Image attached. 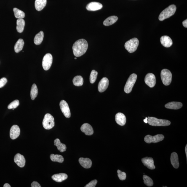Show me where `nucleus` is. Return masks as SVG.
Wrapping results in <instances>:
<instances>
[{
    "instance_id": "nucleus-1",
    "label": "nucleus",
    "mask_w": 187,
    "mask_h": 187,
    "mask_svg": "<svg viewBox=\"0 0 187 187\" xmlns=\"http://www.w3.org/2000/svg\"><path fill=\"white\" fill-rule=\"evenodd\" d=\"M88 44L84 39H81L77 41L73 44V54L76 57H79L84 55L87 51Z\"/></svg>"
},
{
    "instance_id": "nucleus-2",
    "label": "nucleus",
    "mask_w": 187,
    "mask_h": 187,
    "mask_svg": "<svg viewBox=\"0 0 187 187\" xmlns=\"http://www.w3.org/2000/svg\"><path fill=\"white\" fill-rule=\"evenodd\" d=\"M176 10V7L174 5H172L163 11L160 14L159 20L163 21L174 15Z\"/></svg>"
},
{
    "instance_id": "nucleus-3",
    "label": "nucleus",
    "mask_w": 187,
    "mask_h": 187,
    "mask_svg": "<svg viewBox=\"0 0 187 187\" xmlns=\"http://www.w3.org/2000/svg\"><path fill=\"white\" fill-rule=\"evenodd\" d=\"M148 123L153 126H167L170 125V121L166 120L159 119L153 117H148Z\"/></svg>"
},
{
    "instance_id": "nucleus-4",
    "label": "nucleus",
    "mask_w": 187,
    "mask_h": 187,
    "mask_svg": "<svg viewBox=\"0 0 187 187\" xmlns=\"http://www.w3.org/2000/svg\"><path fill=\"white\" fill-rule=\"evenodd\" d=\"M139 44L138 39L137 38H134L127 41L125 44L124 47L128 52L131 53L137 50Z\"/></svg>"
},
{
    "instance_id": "nucleus-5",
    "label": "nucleus",
    "mask_w": 187,
    "mask_h": 187,
    "mask_svg": "<svg viewBox=\"0 0 187 187\" xmlns=\"http://www.w3.org/2000/svg\"><path fill=\"white\" fill-rule=\"evenodd\" d=\"M137 77V75L135 73H133L129 77L124 88V92L126 93L129 94L131 92Z\"/></svg>"
},
{
    "instance_id": "nucleus-6",
    "label": "nucleus",
    "mask_w": 187,
    "mask_h": 187,
    "mask_svg": "<svg viewBox=\"0 0 187 187\" xmlns=\"http://www.w3.org/2000/svg\"><path fill=\"white\" fill-rule=\"evenodd\" d=\"M43 126L44 128L50 130L55 126V120L52 115L47 113L44 116L42 122Z\"/></svg>"
},
{
    "instance_id": "nucleus-7",
    "label": "nucleus",
    "mask_w": 187,
    "mask_h": 187,
    "mask_svg": "<svg viewBox=\"0 0 187 187\" xmlns=\"http://www.w3.org/2000/svg\"><path fill=\"white\" fill-rule=\"evenodd\" d=\"M161 81L165 85L168 86L172 81V74L169 70L164 69L161 70Z\"/></svg>"
},
{
    "instance_id": "nucleus-8",
    "label": "nucleus",
    "mask_w": 187,
    "mask_h": 187,
    "mask_svg": "<svg viewBox=\"0 0 187 187\" xmlns=\"http://www.w3.org/2000/svg\"><path fill=\"white\" fill-rule=\"evenodd\" d=\"M164 138V135H161V134H159V135H156L153 136L150 135H147L145 137L144 140L145 143H156L163 140Z\"/></svg>"
},
{
    "instance_id": "nucleus-9",
    "label": "nucleus",
    "mask_w": 187,
    "mask_h": 187,
    "mask_svg": "<svg viewBox=\"0 0 187 187\" xmlns=\"http://www.w3.org/2000/svg\"><path fill=\"white\" fill-rule=\"evenodd\" d=\"M53 61L52 56L50 54H47L44 56L43 59L42 65L43 68L45 70L50 69Z\"/></svg>"
},
{
    "instance_id": "nucleus-10",
    "label": "nucleus",
    "mask_w": 187,
    "mask_h": 187,
    "mask_svg": "<svg viewBox=\"0 0 187 187\" xmlns=\"http://www.w3.org/2000/svg\"><path fill=\"white\" fill-rule=\"evenodd\" d=\"M60 109L62 113L66 118H70L71 116V113L69 107L67 102L65 100H62L60 103Z\"/></svg>"
},
{
    "instance_id": "nucleus-11",
    "label": "nucleus",
    "mask_w": 187,
    "mask_h": 187,
    "mask_svg": "<svg viewBox=\"0 0 187 187\" xmlns=\"http://www.w3.org/2000/svg\"><path fill=\"white\" fill-rule=\"evenodd\" d=\"M145 84L150 87H154L156 84L155 76L153 73H148L145 77Z\"/></svg>"
},
{
    "instance_id": "nucleus-12",
    "label": "nucleus",
    "mask_w": 187,
    "mask_h": 187,
    "mask_svg": "<svg viewBox=\"0 0 187 187\" xmlns=\"http://www.w3.org/2000/svg\"><path fill=\"white\" fill-rule=\"evenodd\" d=\"M109 85V81L108 78L104 77L99 82L98 85V90L100 93L104 92L106 90Z\"/></svg>"
},
{
    "instance_id": "nucleus-13",
    "label": "nucleus",
    "mask_w": 187,
    "mask_h": 187,
    "mask_svg": "<svg viewBox=\"0 0 187 187\" xmlns=\"http://www.w3.org/2000/svg\"><path fill=\"white\" fill-rule=\"evenodd\" d=\"M141 161L144 165L146 166L148 169L153 170L155 168L153 158L148 157L144 158L141 159Z\"/></svg>"
},
{
    "instance_id": "nucleus-14",
    "label": "nucleus",
    "mask_w": 187,
    "mask_h": 187,
    "mask_svg": "<svg viewBox=\"0 0 187 187\" xmlns=\"http://www.w3.org/2000/svg\"><path fill=\"white\" fill-rule=\"evenodd\" d=\"M20 134V129L18 126L14 125L11 127L10 131V137L13 140L18 138Z\"/></svg>"
},
{
    "instance_id": "nucleus-15",
    "label": "nucleus",
    "mask_w": 187,
    "mask_h": 187,
    "mask_svg": "<svg viewBox=\"0 0 187 187\" xmlns=\"http://www.w3.org/2000/svg\"><path fill=\"white\" fill-rule=\"evenodd\" d=\"M14 162L20 167H23L25 165V159L23 155L20 153H17L14 158Z\"/></svg>"
},
{
    "instance_id": "nucleus-16",
    "label": "nucleus",
    "mask_w": 187,
    "mask_h": 187,
    "mask_svg": "<svg viewBox=\"0 0 187 187\" xmlns=\"http://www.w3.org/2000/svg\"><path fill=\"white\" fill-rule=\"evenodd\" d=\"M103 5L100 3L96 2H92L89 3L86 6V9L89 11H96L101 9Z\"/></svg>"
},
{
    "instance_id": "nucleus-17",
    "label": "nucleus",
    "mask_w": 187,
    "mask_h": 187,
    "mask_svg": "<svg viewBox=\"0 0 187 187\" xmlns=\"http://www.w3.org/2000/svg\"><path fill=\"white\" fill-rule=\"evenodd\" d=\"M81 130L86 135H91L94 133V130L92 126L87 123L82 125L81 128Z\"/></svg>"
},
{
    "instance_id": "nucleus-18",
    "label": "nucleus",
    "mask_w": 187,
    "mask_h": 187,
    "mask_svg": "<svg viewBox=\"0 0 187 187\" xmlns=\"http://www.w3.org/2000/svg\"><path fill=\"white\" fill-rule=\"evenodd\" d=\"M161 44L164 47L169 48L172 44V41L169 36H161L160 39Z\"/></svg>"
},
{
    "instance_id": "nucleus-19",
    "label": "nucleus",
    "mask_w": 187,
    "mask_h": 187,
    "mask_svg": "<svg viewBox=\"0 0 187 187\" xmlns=\"http://www.w3.org/2000/svg\"><path fill=\"white\" fill-rule=\"evenodd\" d=\"M115 119L117 124L120 126H124L126 122V118L125 116L122 113H118L115 116Z\"/></svg>"
},
{
    "instance_id": "nucleus-20",
    "label": "nucleus",
    "mask_w": 187,
    "mask_h": 187,
    "mask_svg": "<svg viewBox=\"0 0 187 187\" xmlns=\"http://www.w3.org/2000/svg\"><path fill=\"white\" fill-rule=\"evenodd\" d=\"M79 162L81 165L85 168H90L92 165V161L89 158H80Z\"/></svg>"
},
{
    "instance_id": "nucleus-21",
    "label": "nucleus",
    "mask_w": 187,
    "mask_h": 187,
    "mask_svg": "<svg viewBox=\"0 0 187 187\" xmlns=\"http://www.w3.org/2000/svg\"><path fill=\"white\" fill-rule=\"evenodd\" d=\"M183 106V104L179 102H169L165 105L166 108L168 109L178 110Z\"/></svg>"
},
{
    "instance_id": "nucleus-22",
    "label": "nucleus",
    "mask_w": 187,
    "mask_h": 187,
    "mask_svg": "<svg viewBox=\"0 0 187 187\" xmlns=\"http://www.w3.org/2000/svg\"><path fill=\"white\" fill-rule=\"evenodd\" d=\"M171 163L174 168L177 169L179 167L178 155L175 152L172 153L170 156Z\"/></svg>"
},
{
    "instance_id": "nucleus-23",
    "label": "nucleus",
    "mask_w": 187,
    "mask_h": 187,
    "mask_svg": "<svg viewBox=\"0 0 187 187\" xmlns=\"http://www.w3.org/2000/svg\"><path fill=\"white\" fill-rule=\"evenodd\" d=\"M68 178V175L65 173L56 174L52 176V178L57 182H61L66 180Z\"/></svg>"
},
{
    "instance_id": "nucleus-24",
    "label": "nucleus",
    "mask_w": 187,
    "mask_h": 187,
    "mask_svg": "<svg viewBox=\"0 0 187 187\" xmlns=\"http://www.w3.org/2000/svg\"><path fill=\"white\" fill-rule=\"evenodd\" d=\"M47 2V0H36L35 7L36 10L39 11L42 10L45 7Z\"/></svg>"
},
{
    "instance_id": "nucleus-25",
    "label": "nucleus",
    "mask_w": 187,
    "mask_h": 187,
    "mask_svg": "<svg viewBox=\"0 0 187 187\" xmlns=\"http://www.w3.org/2000/svg\"><path fill=\"white\" fill-rule=\"evenodd\" d=\"M118 17L116 16H111V17H108L104 21L103 24L105 26H110L116 23L118 20Z\"/></svg>"
},
{
    "instance_id": "nucleus-26",
    "label": "nucleus",
    "mask_w": 187,
    "mask_h": 187,
    "mask_svg": "<svg viewBox=\"0 0 187 187\" xmlns=\"http://www.w3.org/2000/svg\"><path fill=\"white\" fill-rule=\"evenodd\" d=\"M55 145L57 147V149L61 152H63L66 150V146L64 144L61 143L59 139H56L54 141Z\"/></svg>"
},
{
    "instance_id": "nucleus-27",
    "label": "nucleus",
    "mask_w": 187,
    "mask_h": 187,
    "mask_svg": "<svg viewBox=\"0 0 187 187\" xmlns=\"http://www.w3.org/2000/svg\"><path fill=\"white\" fill-rule=\"evenodd\" d=\"M17 30L18 32L21 33L23 32L25 25V22L23 19H18L17 20Z\"/></svg>"
},
{
    "instance_id": "nucleus-28",
    "label": "nucleus",
    "mask_w": 187,
    "mask_h": 187,
    "mask_svg": "<svg viewBox=\"0 0 187 187\" xmlns=\"http://www.w3.org/2000/svg\"><path fill=\"white\" fill-rule=\"evenodd\" d=\"M44 33L42 31L40 32L37 34L34 38V43L36 45L41 44L44 39Z\"/></svg>"
},
{
    "instance_id": "nucleus-29",
    "label": "nucleus",
    "mask_w": 187,
    "mask_h": 187,
    "mask_svg": "<svg viewBox=\"0 0 187 187\" xmlns=\"http://www.w3.org/2000/svg\"><path fill=\"white\" fill-rule=\"evenodd\" d=\"M24 42L23 39H19L16 43L14 46V50L16 53H19L23 49Z\"/></svg>"
},
{
    "instance_id": "nucleus-30",
    "label": "nucleus",
    "mask_w": 187,
    "mask_h": 187,
    "mask_svg": "<svg viewBox=\"0 0 187 187\" xmlns=\"http://www.w3.org/2000/svg\"><path fill=\"white\" fill-rule=\"evenodd\" d=\"M73 83L74 85L76 86H82L84 83L83 78L81 76L75 77L73 79Z\"/></svg>"
},
{
    "instance_id": "nucleus-31",
    "label": "nucleus",
    "mask_w": 187,
    "mask_h": 187,
    "mask_svg": "<svg viewBox=\"0 0 187 187\" xmlns=\"http://www.w3.org/2000/svg\"><path fill=\"white\" fill-rule=\"evenodd\" d=\"M14 15L16 18L18 19H23L24 18L25 14L23 11L20 10L17 8L13 9Z\"/></svg>"
},
{
    "instance_id": "nucleus-32",
    "label": "nucleus",
    "mask_w": 187,
    "mask_h": 187,
    "mask_svg": "<svg viewBox=\"0 0 187 187\" xmlns=\"http://www.w3.org/2000/svg\"><path fill=\"white\" fill-rule=\"evenodd\" d=\"M50 158L51 160L54 162L62 163L64 161L63 157L60 155L52 154L50 155Z\"/></svg>"
},
{
    "instance_id": "nucleus-33",
    "label": "nucleus",
    "mask_w": 187,
    "mask_h": 187,
    "mask_svg": "<svg viewBox=\"0 0 187 187\" xmlns=\"http://www.w3.org/2000/svg\"><path fill=\"white\" fill-rule=\"evenodd\" d=\"M38 92V88L36 85L35 84H33L32 86L31 93H30V96L32 100H34L36 98L37 96Z\"/></svg>"
},
{
    "instance_id": "nucleus-34",
    "label": "nucleus",
    "mask_w": 187,
    "mask_h": 187,
    "mask_svg": "<svg viewBox=\"0 0 187 187\" xmlns=\"http://www.w3.org/2000/svg\"><path fill=\"white\" fill-rule=\"evenodd\" d=\"M143 178L144 183L147 186L149 187H151L153 186V181L151 177L146 175H143Z\"/></svg>"
},
{
    "instance_id": "nucleus-35",
    "label": "nucleus",
    "mask_w": 187,
    "mask_h": 187,
    "mask_svg": "<svg viewBox=\"0 0 187 187\" xmlns=\"http://www.w3.org/2000/svg\"><path fill=\"white\" fill-rule=\"evenodd\" d=\"M98 73L95 70H93L91 73L90 82L91 84H93L96 81Z\"/></svg>"
},
{
    "instance_id": "nucleus-36",
    "label": "nucleus",
    "mask_w": 187,
    "mask_h": 187,
    "mask_svg": "<svg viewBox=\"0 0 187 187\" xmlns=\"http://www.w3.org/2000/svg\"><path fill=\"white\" fill-rule=\"evenodd\" d=\"M20 104V102L18 100H15L8 105V108L9 109H14L17 108Z\"/></svg>"
},
{
    "instance_id": "nucleus-37",
    "label": "nucleus",
    "mask_w": 187,
    "mask_h": 187,
    "mask_svg": "<svg viewBox=\"0 0 187 187\" xmlns=\"http://www.w3.org/2000/svg\"><path fill=\"white\" fill-rule=\"evenodd\" d=\"M117 172L118 174V176L119 177L120 180H123L126 179L127 176H126V174L125 172H122L120 170H117Z\"/></svg>"
},
{
    "instance_id": "nucleus-38",
    "label": "nucleus",
    "mask_w": 187,
    "mask_h": 187,
    "mask_svg": "<svg viewBox=\"0 0 187 187\" xmlns=\"http://www.w3.org/2000/svg\"><path fill=\"white\" fill-rule=\"evenodd\" d=\"M97 183V180H93L89 184L86 185L85 187H95Z\"/></svg>"
},
{
    "instance_id": "nucleus-39",
    "label": "nucleus",
    "mask_w": 187,
    "mask_h": 187,
    "mask_svg": "<svg viewBox=\"0 0 187 187\" xmlns=\"http://www.w3.org/2000/svg\"><path fill=\"white\" fill-rule=\"evenodd\" d=\"M7 82V79L6 78L3 77L0 79V88H1L5 85Z\"/></svg>"
},
{
    "instance_id": "nucleus-40",
    "label": "nucleus",
    "mask_w": 187,
    "mask_h": 187,
    "mask_svg": "<svg viewBox=\"0 0 187 187\" xmlns=\"http://www.w3.org/2000/svg\"><path fill=\"white\" fill-rule=\"evenodd\" d=\"M32 187H41L40 185L38 182L34 181L31 184Z\"/></svg>"
},
{
    "instance_id": "nucleus-41",
    "label": "nucleus",
    "mask_w": 187,
    "mask_h": 187,
    "mask_svg": "<svg viewBox=\"0 0 187 187\" xmlns=\"http://www.w3.org/2000/svg\"><path fill=\"white\" fill-rule=\"evenodd\" d=\"M183 26L185 27V28H187V20H185L183 22Z\"/></svg>"
},
{
    "instance_id": "nucleus-42",
    "label": "nucleus",
    "mask_w": 187,
    "mask_h": 187,
    "mask_svg": "<svg viewBox=\"0 0 187 187\" xmlns=\"http://www.w3.org/2000/svg\"><path fill=\"white\" fill-rule=\"evenodd\" d=\"M4 187H11V185L8 183H6L4 185Z\"/></svg>"
},
{
    "instance_id": "nucleus-43",
    "label": "nucleus",
    "mask_w": 187,
    "mask_h": 187,
    "mask_svg": "<svg viewBox=\"0 0 187 187\" xmlns=\"http://www.w3.org/2000/svg\"><path fill=\"white\" fill-rule=\"evenodd\" d=\"M148 118H145V119H144L143 120V121L145 122V123H146V124H147V123H148Z\"/></svg>"
},
{
    "instance_id": "nucleus-44",
    "label": "nucleus",
    "mask_w": 187,
    "mask_h": 187,
    "mask_svg": "<svg viewBox=\"0 0 187 187\" xmlns=\"http://www.w3.org/2000/svg\"><path fill=\"white\" fill-rule=\"evenodd\" d=\"M185 153H186V157H187V145H186L185 148Z\"/></svg>"
},
{
    "instance_id": "nucleus-45",
    "label": "nucleus",
    "mask_w": 187,
    "mask_h": 187,
    "mask_svg": "<svg viewBox=\"0 0 187 187\" xmlns=\"http://www.w3.org/2000/svg\"><path fill=\"white\" fill-rule=\"evenodd\" d=\"M75 59H76L77 57H75Z\"/></svg>"
}]
</instances>
